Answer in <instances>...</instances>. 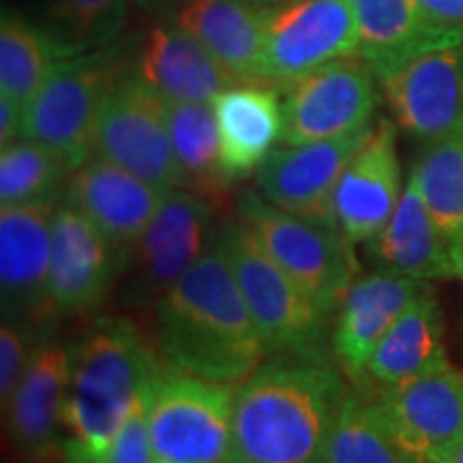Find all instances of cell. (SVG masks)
<instances>
[{"label": "cell", "instance_id": "6da1fadb", "mask_svg": "<svg viewBox=\"0 0 463 463\" xmlns=\"http://www.w3.org/2000/svg\"><path fill=\"white\" fill-rule=\"evenodd\" d=\"M344 378L333 361L266 358L234 389L228 463H328Z\"/></svg>", "mask_w": 463, "mask_h": 463}, {"label": "cell", "instance_id": "7a4b0ae2", "mask_svg": "<svg viewBox=\"0 0 463 463\" xmlns=\"http://www.w3.org/2000/svg\"><path fill=\"white\" fill-rule=\"evenodd\" d=\"M155 344L172 367L219 384H241L266 350L217 242L155 307Z\"/></svg>", "mask_w": 463, "mask_h": 463}, {"label": "cell", "instance_id": "3957f363", "mask_svg": "<svg viewBox=\"0 0 463 463\" xmlns=\"http://www.w3.org/2000/svg\"><path fill=\"white\" fill-rule=\"evenodd\" d=\"M157 354L129 317H99L69 347V389L62 425L89 450L112 447Z\"/></svg>", "mask_w": 463, "mask_h": 463}, {"label": "cell", "instance_id": "277c9868", "mask_svg": "<svg viewBox=\"0 0 463 463\" xmlns=\"http://www.w3.org/2000/svg\"><path fill=\"white\" fill-rule=\"evenodd\" d=\"M217 247L228 260L247 300L266 358L303 356L333 361V320L266 253L242 219L217 230Z\"/></svg>", "mask_w": 463, "mask_h": 463}, {"label": "cell", "instance_id": "5b68a950", "mask_svg": "<svg viewBox=\"0 0 463 463\" xmlns=\"http://www.w3.org/2000/svg\"><path fill=\"white\" fill-rule=\"evenodd\" d=\"M153 463H228L234 389L157 356L142 386Z\"/></svg>", "mask_w": 463, "mask_h": 463}, {"label": "cell", "instance_id": "8992f818", "mask_svg": "<svg viewBox=\"0 0 463 463\" xmlns=\"http://www.w3.org/2000/svg\"><path fill=\"white\" fill-rule=\"evenodd\" d=\"M125 71L123 56L112 45L58 58L42 89L24 108L22 137L56 150L78 170L95 153L101 109Z\"/></svg>", "mask_w": 463, "mask_h": 463}, {"label": "cell", "instance_id": "52a82bcc", "mask_svg": "<svg viewBox=\"0 0 463 463\" xmlns=\"http://www.w3.org/2000/svg\"><path fill=\"white\" fill-rule=\"evenodd\" d=\"M239 219L256 234L260 245L286 270L324 314L337 316L361 266L354 245L333 225L307 222L281 211L262 194L245 191L239 198Z\"/></svg>", "mask_w": 463, "mask_h": 463}, {"label": "cell", "instance_id": "ba28073f", "mask_svg": "<svg viewBox=\"0 0 463 463\" xmlns=\"http://www.w3.org/2000/svg\"><path fill=\"white\" fill-rule=\"evenodd\" d=\"M215 211L195 191H165L157 215L125 253L120 303L129 309L157 307L174 283L215 245Z\"/></svg>", "mask_w": 463, "mask_h": 463}, {"label": "cell", "instance_id": "9c48e42d", "mask_svg": "<svg viewBox=\"0 0 463 463\" xmlns=\"http://www.w3.org/2000/svg\"><path fill=\"white\" fill-rule=\"evenodd\" d=\"M92 155L136 174L159 191L183 187L174 157L167 101L136 71L120 75L108 95Z\"/></svg>", "mask_w": 463, "mask_h": 463}, {"label": "cell", "instance_id": "30bf717a", "mask_svg": "<svg viewBox=\"0 0 463 463\" xmlns=\"http://www.w3.org/2000/svg\"><path fill=\"white\" fill-rule=\"evenodd\" d=\"M378 75L358 54L341 56L286 89L283 142L289 146L333 140L373 125Z\"/></svg>", "mask_w": 463, "mask_h": 463}, {"label": "cell", "instance_id": "8fae6325", "mask_svg": "<svg viewBox=\"0 0 463 463\" xmlns=\"http://www.w3.org/2000/svg\"><path fill=\"white\" fill-rule=\"evenodd\" d=\"M350 0H286L266 15L262 82L288 89L326 62L358 52Z\"/></svg>", "mask_w": 463, "mask_h": 463}, {"label": "cell", "instance_id": "7c38bea8", "mask_svg": "<svg viewBox=\"0 0 463 463\" xmlns=\"http://www.w3.org/2000/svg\"><path fill=\"white\" fill-rule=\"evenodd\" d=\"M56 200L3 206L0 211V294L3 320L45 339L58 314L50 303L48 277Z\"/></svg>", "mask_w": 463, "mask_h": 463}, {"label": "cell", "instance_id": "4fadbf2b", "mask_svg": "<svg viewBox=\"0 0 463 463\" xmlns=\"http://www.w3.org/2000/svg\"><path fill=\"white\" fill-rule=\"evenodd\" d=\"M372 392L386 427L410 459L453 463L463 442L461 372L449 367Z\"/></svg>", "mask_w": 463, "mask_h": 463}, {"label": "cell", "instance_id": "5bb4252c", "mask_svg": "<svg viewBox=\"0 0 463 463\" xmlns=\"http://www.w3.org/2000/svg\"><path fill=\"white\" fill-rule=\"evenodd\" d=\"M373 127L333 140L275 148L256 172L260 194L281 211L337 228L333 215L335 187Z\"/></svg>", "mask_w": 463, "mask_h": 463}, {"label": "cell", "instance_id": "9a60e30c", "mask_svg": "<svg viewBox=\"0 0 463 463\" xmlns=\"http://www.w3.org/2000/svg\"><path fill=\"white\" fill-rule=\"evenodd\" d=\"M123 270V253L101 230L75 211L56 206L52 223L48 292L58 316H82L99 309Z\"/></svg>", "mask_w": 463, "mask_h": 463}, {"label": "cell", "instance_id": "2e32d148", "mask_svg": "<svg viewBox=\"0 0 463 463\" xmlns=\"http://www.w3.org/2000/svg\"><path fill=\"white\" fill-rule=\"evenodd\" d=\"M380 84L397 123L416 140L463 136V43L416 58Z\"/></svg>", "mask_w": 463, "mask_h": 463}, {"label": "cell", "instance_id": "e0dca14e", "mask_svg": "<svg viewBox=\"0 0 463 463\" xmlns=\"http://www.w3.org/2000/svg\"><path fill=\"white\" fill-rule=\"evenodd\" d=\"M402 194L397 129L392 120L382 118L335 187V225L352 245L373 241L389 223Z\"/></svg>", "mask_w": 463, "mask_h": 463}, {"label": "cell", "instance_id": "ac0fdd59", "mask_svg": "<svg viewBox=\"0 0 463 463\" xmlns=\"http://www.w3.org/2000/svg\"><path fill=\"white\" fill-rule=\"evenodd\" d=\"M430 283L375 270L347 289L333 322V356L345 380L363 384L375 345Z\"/></svg>", "mask_w": 463, "mask_h": 463}, {"label": "cell", "instance_id": "d6986e66", "mask_svg": "<svg viewBox=\"0 0 463 463\" xmlns=\"http://www.w3.org/2000/svg\"><path fill=\"white\" fill-rule=\"evenodd\" d=\"M165 191L142 181L136 174L95 157L69 178L65 204L89 217L101 234L123 253L142 236L157 215Z\"/></svg>", "mask_w": 463, "mask_h": 463}, {"label": "cell", "instance_id": "ffe728a7", "mask_svg": "<svg viewBox=\"0 0 463 463\" xmlns=\"http://www.w3.org/2000/svg\"><path fill=\"white\" fill-rule=\"evenodd\" d=\"M358 24L356 54L378 80L391 78L416 58L463 43V33L433 22L416 0H350Z\"/></svg>", "mask_w": 463, "mask_h": 463}, {"label": "cell", "instance_id": "44dd1931", "mask_svg": "<svg viewBox=\"0 0 463 463\" xmlns=\"http://www.w3.org/2000/svg\"><path fill=\"white\" fill-rule=\"evenodd\" d=\"M67 389L69 350L45 339L34 347L20 384L3 408L9 439L24 457L62 450L65 439H58V427Z\"/></svg>", "mask_w": 463, "mask_h": 463}, {"label": "cell", "instance_id": "7402d4cb", "mask_svg": "<svg viewBox=\"0 0 463 463\" xmlns=\"http://www.w3.org/2000/svg\"><path fill=\"white\" fill-rule=\"evenodd\" d=\"M133 71L165 101L213 103L219 92L241 84L194 34L172 20L148 33Z\"/></svg>", "mask_w": 463, "mask_h": 463}, {"label": "cell", "instance_id": "603a6c76", "mask_svg": "<svg viewBox=\"0 0 463 463\" xmlns=\"http://www.w3.org/2000/svg\"><path fill=\"white\" fill-rule=\"evenodd\" d=\"M367 245L380 270L420 281L459 277L455 249L431 217L412 174L389 223Z\"/></svg>", "mask_w": 463, "mask_h": 463}, {"label": "cell", "instance_id": "cb8c5ba5", "mask_svg": "<svg viewBox=\"0 0 463 463\" xmlns=\"http://www.w3.org/2000/svg\"><path fill=\"white\" fill-rule=\"evenodd\" d=\"M266 15L269 9L242 0H184L174 24L194 34L242 84H264Z\"/></svg>", "mask_w": 463, "mask_h": 463}, {"label": "cell", "instance_id": "d4e9b609", "mask_svg": "<svg viewBox=\"0 0 463 463\" xmlns=\"http://www.w3.org/2000/svg\"><path fill=\"white\" fill-rule=\"evenodd\" d=\"M217 118L222 161L232 181L260 170L283 140V101L275 86L234 84L211 103Z\"/></svg>", "mask_w": 463, "mask_h": 463}, {"label": "cell", "instance_id": "484cf974", "mask_svg": "<svg viewBox=\"0 0 463 463\" xmlns=\"http://www.w3.org/2000/svg\"><path fill=\"white\" fill-rule=\"evenodd\" d=\"M449 367L442 309L427 286L375 345L367 378L375 386H395Z\"/></svg>", "mask_w": 463, "mask_h": 463}, {"label": "cell", "instance_id": "4316f807", "mask_svg": "<svg viewBox=\"0 0 463 463\" xmlns=\"http://www.w3.org/2000/svg\"><path fill=\"white\" fill-rule=\"evenodd\" d=\"M167 120L183 187L195 191L215 208L228 204L234 181L223 167L217 118L211 103L167 101Z\"/></svg>", "mask_w": 463, "mask_h": 463}, {"label": "cell", "instance_id": "83f0119b", "mask_svg": "<svg viewBox=\"0 0 463 463\" xmlns=\"http://www.w3.org/2000/svg\"><path fill=\"white\" fill-rule=\"evenodd\" d=\"M43 28L58 58L106 50L125 28L129 0H42Z\"/></svg>", "mask_w": 463, "mask_h": 463}, {"label": "cell", "instance_id": "f1b7e54d", "mask_svg": "<svg viewBox=\"0 0 463 463\" xmlns=\"http://www.w3.org/2000/svg\"><path fill=\"white\" fill-rule=\"evenodd\" d=\"M58 54L45 31L15 11L0 22V90L26 108L42 89Z\"/></svg>", "mask_w": 463, "mask_h": 463}, {"label": "cell", "instance_id": "f546056e", "mask_svg": "<svg viewBox=\"0 0 463 463\" xmlns=\"http://www.w3.org/2000/svg\"><path fill=\"white\" fill-rule=\"evenodd\" d=\"M356 386V391H347L341 405L328 463H416L392 438L372 389Z\"/></svg>", "mask_w": 463, "mask_h": 463}, {"label": "cell", "instance_id": "4dcf8cb0", "mask_svg": "<svg viewBox=\"0 0 463 463\" xmlns=\"http://www.w3.org/2000/svg\"><path fill=\"white\" fill-rule=\"evenodd\" d=\"M412 176L453 249L463 245V136L427 144Z\"/></svg>", "mask_w": 463, "mask_h": 463}, {"label": "cell", "instance_id": "1f68e13d", "mask_svg": "<svg viewBox=\"0 0 463 463\" xmlns=\"http://www.w3.org/2000/svg\"><path fill=\"white\" fill-rule=\"evenodd\" d=\"M69 172L75 170L56 150L24 137L11 142L0 153V206L56 200Z\"/></svg>", "mask_w": 463, "mask_h": 463}, {"label": "cell", "instance_id": "d6a6232c", "mask_svg": "<svg viewBox=\"0 0 463 463\" xmlns=\"http://www.w3.org/2000/svg\"><path fill=\"white\" fill-rule=\"evenodd\" d=\"M62 455H65V463H153L142 392L133 405L123 430L108 450L95 453V450H89L75 439L67 438L62 444Z\"/></svg>", "mask_w": 463, "mask_h": 463}, {"label": "cell", "instance_id": "836d02e7", "mask_svg": "<svg viewBox=\"0 0 463 463\" xmlns=\"http://www.w3.org/2000/svg\"><path fill=\"white\" fill-rule=\"evenodd\" d=\"M42 341L45 339H39L20 324L3 320V326H0V403L3 408L15 392L34 347Z\"/></svg>", "mask_w": 463, "mask_h": 463}, {"label": "cell", "instance_id": "e575fe53", "mask_svg": "<svg viewBox=\"0 0 463 463\" xmlns=\"http://www.w3.org/2000/svg\"><path fill=\"white\" fill-rule=\"evenodd\" d=\"M438 24L463 33V0H416Z\"/></svg>", "mask_w": 463, "mask_h": 463}, {"label": "cell", "instance_id": "d590c367", "mask_svg": "<svg viewBox=\"0 0 463 463\" xmlns=\"http://www.w3.org/2000/svg\"><path fill=\"white\" fill-rule=\"evenodd\" d=\"M22 125H24V108L9 97L0 95V144L22 140Z\"/></svg>", "mask_w": 463, "mask_h": 463}, {"label": "cell", "instance_id": "8d00e7d4", "mask_svg": "<svg viewBox=\"0 0 463 463\" xmlns=\"http://www.w3.org/2000/svg\"><path fill=\"white\" fill-rule=\"evenodd\" d=\"M133 3L140 7L144 14L150 15H159V17H167L172 20L176 15V11L181 9V5L184 0H133Z\"/></svg>", "mask_w": 463, "mask_h": 463}, {"label": "cell", "instance_id": "74e56055", "mask_svg": "<svg viewBox=\"0 0 463 463\" xmlns=\"http://www.w3.org/2000/svg\"><path fill=\"white\" fill-rule=\"evenodd\" d=\"M20 463H65V455H62V450H58V453H50V455H33V457H24Z\"/></svg>", "mask_w": 463, "mask_h": 463}, {"label": "cell", "instance_id": "f35d334b", "mask_svg": "<svg viewBox=\"0 0 463 463\" xmlns=\"http://www.w3.org/2000/svg\"><path fill=\"white\" fill-rule=\"evenodd\" d=\"M242 3H249V5H253V7L270 9V7H277V5L286 3V0H242Z\"/></svg>", "mask_w": 463, "mask_h": 463}, {"label": "cell", "instance_id": "ab89813d", "mask_svg": "<svg viewBox=\"0 0 463 463\" xmlns=\"http://www.w3.org/2000/svg\"><path fill=\"white\" fill-rule=\"evenodd\" d=\"M453 463H463V442H461V447L457 449V453H455V459H453Z\"/></svg>", "mask_w": 463, "mask_h": 463}, {"label": "cell", "instance_id": "60d3db41", "mask_svg": "<svg viewBox=\"0 0 463 463\" xmlns=\"http://www.w3.org/2000/svg\"><path fill=\"white\" fill-rule=\"evenodd\" d=\"M459 277H461V279H463V264H461V275H459Z\"/></svg>", "mask_w": 463, "mask_h": 463}]
</instances>
